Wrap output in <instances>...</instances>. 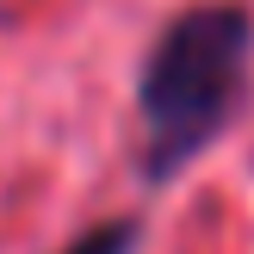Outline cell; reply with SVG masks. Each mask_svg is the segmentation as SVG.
I'll return each mask as SVG.
<instances>
[{
  "instance_id": "cell-1",
  "label": "cell",
  "mask_w": 254,
  "mask_h": 254,
  "mask_svg": "<svg viewBox=\"0 0 254 254\" xmlns=\"http://www.w3.org/2000/svg\"><path fill=\"white\" fill-rule=\"evenodd\" d=\"M254 68V12L242 0H205L161 25L136 74L143 180L168 186L236 124Z\"/></svg>"
},
{
  "instance_id": "cell-2",
  "label": "cell",
  "mask_w": 254,
  "mask_h": 254,
  "mask_svg": "<svg viewBox=\"0 0 254 254\" xmlns=\"http://www.w3.org/2000/svg\"><path fill=\"white\" fill-rule=\"evenodd\" d=\"M136 242H143V223L136 217H112L99 230H87L81 242H68L62 254H136Z\"/></svg>"
}]
</instances>
